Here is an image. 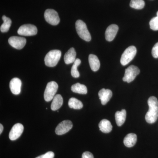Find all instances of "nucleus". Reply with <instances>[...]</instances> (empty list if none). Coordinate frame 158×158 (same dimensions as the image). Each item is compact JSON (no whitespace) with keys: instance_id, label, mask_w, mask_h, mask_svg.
Masks as SVG:
<instances>
[{"instance_id":"nucleus-19","label":"nucleus","mask_w":158,"mask_h":158,"mask_svg":"<svg viewBox=\"0 0 158 158\" xmlns=\"http://www.w3.org/2000/svg\"><path fill=\"white\" fill-rule=\"evenodd\" d=\"M63 102V98L60 94H58L55 95L51 104V109L53 111L58 110L62 106Z\"/></svg>"},{"instance_id":"nucleus-11","label":"nucleus","mask_w":158,"mask_h":158,"mask_svg":"<svg viewBox=\"0 0 158 158\" xmlns=\"http://www.w3.org/2000/svg\"><path fill=\"white\" fill-rule=\"evenodd\" d=\"M24 127L21 123H18L15 124L9 134V139L11 141H15L21 135L23 131Z\"/></svg>"},{"instance_id":"nucleus-12","label":"nucleus","mask_w":158,"mask_h":158,"mask_svg":"<svg viewBox=\"0 0 158 158\" xmlns=\"http://www.w3.org/2000/svg\"><path fill=\"white\" fill-rule=\"evenodd\" d=\"M118 30V26L116 24H112L108 27L105 33V37L106 40L113 41L116 37Z\"/></svg>"},{"instance_id":"nucleus-20","label":"nucleus","mask_w":158,"mask_h":158,"mask_svg":"<svg viewBox=\"0 0 158 158\" xmlns=\"http://www.w3.org/2000/svg\"><path fill=\"white\" fill-rule=\"evenodd\" d=\"M126 111L122 110L121 111H117L115 113V119L116 124L118 127L121 126L124 123L126 118Z\"/></svg>"},{"instance_id":"nucleus-4","label":"nucleus","mask_w":158,"mask_h":158,"mask_svg":"<svg viewBox=\"0 0 158 158\" xmlns=\"http://www.w3.org/2000/svg\"><path fill=\"white\" fill-rule=\"evenodd\" d=\"M137 53V49L134 46H131L127 48L122 55L120 63L125 66L130 63L135 58Z\"/></svg>"},{"instance_id":"nucleus-15","label":"nucleus","mask_w":158,"mask_h":158,"mask_svg":"<svg viewBox=\"0 0 158 158\" xmlns=\"http://www.w3.org/2000/svg\"><path fill=\"white\" fill-rule=\"evenodd\" d=\"M88 60L91 70L94 72L97 71L100 66V62L98 57L95 55L90 54L88 58Z\"/></svg>"},{"instance_id":"nucleus-29","label":"nucleus","mask_w":158,"mask_h":158,"mask_svg":"<svg viewBox=\"0 0 158 158\" xmlns=\"http://www.w3.org/2000/svg\"><path fill=\"white\" fill-rule=\"evenodd\" d=\"M82 158H94V156L91 152H85L82 154Z\"/></svg>"},{"instance_id":"nucleus-3","label":"nucleus","mask_w":158,"mask_h":158,"mask_svg":"<svg viewBox=\"0 0 158 158\" xmlns=\"http://www.w3.org/2000/svg\"><path fill=\"white\" fill-rule=\"evenodd\" d=\"M76 29L79 37L81 39L86 41H90L91 36L85 22L81 20H77L76 23Z\"/></svg>"},{"instance_id":"nucleus-21","label":"nucleus","mask_w":158,"mask_h":158,"mask_svg":"<svg viewBox=\"0 0 158 158\" xmlns=\"http://www.w3.org/2000/svg\"><path fill=\"white\" fill-rule=\"evenodd\" d=\"M71 90L74 93L80 94H85L88 93V89L86 86L80 83H76L73 85L71 87Z\"/></svg>"},{"instance_id":"nucleus-9","label":"nucleus","mask_w":158,"mask_h":158,"mask_svg":"<svg viewBox=\"0 0 158 158\" xmlns=\"http://www.w3.org/2000/svg\"><path fill=\"white\" fill-rule=\"evenodd\" d=\"M72 122L70 120H65L59 123L56 129V134L61 135L68 132L73 127Z\"/></svg>"},{"instance_id":"nucleus-7","label":"nucleus","mask_w":158,"mask_h":158,"mask_svg":"<svg viewBox=\"0 0 158 158\" xmlns=\"http://www.w3.org/2000/svg\"><path fill=\"white\" fill-rule=\"evenodd\" d=\"M44 16L47 22L52 25H57L60 23L59 15L53 9H47L44 12Z\"/></svg>"},{"instance_id":"nucleus-16","label":"nucleus","mask_w":158,"mask_h":158,"mask_svg":"<svg viewBox=\"0 0 158 158\" xmlns=\"http://www.w3.org/2000/svg\"><path fill=\"white\" fill-rule=\"evenodd\" d=\"M137 141V136L134 133L128 134L125 137L123 140V143L126 147H132L135 144Z\"/></svg>"},{"instance_id":"nucleus-13","label":"nucleus","mask_w":158,"mask_h":158,"mask_svg":"<svg viewBox=\"0 0 158 158\" xmlns=\"http://www.w3.org/2000/svg\"><path fill=\"white\" fill-rule=\"evenodd\" d=\"M21 81L18 78H14L10 81L9 87L11 93L15 95L19 94L21 88Z\"/></svg>"},{"instance_id":"nucleus-18","label":"nucleus","mask_w":158,"mask_h":158,"mask_svg":"<svg viewBox=\"0 0 158 158\" xmlns=\"http://www.w3.org/2000/svg\"><path fill=\"white\" fill-rule=\"evenodd\" d=\"M98 126L100 130L104 133H110L113 129V126L110 122L106 119L102 120L99 123Z\"/></svg>"},{"instance_id":"nucleus-6","label":"nucleus","mask_w":158,"mask_h":158,"mask_svg":"<svg viewBox=\"0 0 158 158\" xmlns=\"http://www.w3.org/2000/svg\"><path fill=\"white\" fill-rule=\"evenodd\" d=\"M140 71L137 66L131 65L129 66L125 69L124 76L123 78V81L130 83L133 81L137 75L140 73Z\"/></svg>"},{"instance_id":"nucleus-8","label":"nucleus","mask_w":158,"mask_h":158,"mask_svg":"<svg viewBox=\"0 0 158 158\" xmlns=\"http://www.w3.org/2000/svg\"><path fill=\"white\" fill-rule=\"evenodd\" d=\"M18 34L22 36H34L37 34V29L33 25L24 24L21 26L18 30Z\"/></svg>"},{"instance_id":"nucleus-24","label":"nucleus","mask_w":158,"mask_h":158,"mask_svg":"<svg viewBox=\"0 0 158 158\" xmlns=\"http://www.w3.org/2000/svg\"><path fill=\"white\" fill-rule=\"evenodd\" d=\"M81 60L80 59H77L73 62V65L72 67L71 74L72 76L74 78H78L80 77V73L77 70V67L81 64Z\"/></svg>"},{"instance_id":"nucleus-28","label":"nucleus","mask_w":158,"mask_h":158,"mask_svg":"<svg viewBox=\"0 0 158 158\" xmlns=\"http://www.w3.org/2000/svg\"><path fill=\"white\" fill-rule=\"evenodd\" d=\"M55 154L52 152H48L42 155L35 158H54Z\"/></svg>"},{"instance_id":"nucleus-2","label":"nucleus","mask_w":158,"mask_h":158,"mask_svg":"<svg viewBox=\"0 0 158 158\" xmlns=\"http://www.w3.org/2000/svg\"><path fill=\"white\" fill-rule=\"evenodd\" d=\"M62 56V52L59 50L50 51L46 55L44 62L46 65L48 67H54L58 64Z\"/></svg>"},{"instance_id":"nucleus-22","label":"nucleus","mask_w":158,"mask_h":158,"mask_svg":"<svg viewBox=\"0 0 158 158\" xmlns=\"http://www.w3.org/2000/svg\"><path fill=\"white\" fill-rule=\"evenodd\" d=\"M68 105L69 108L74 110H81L83 107L82 102L75 98H71L69 99Z\"/></svg>"},{"instance_id":"nucleus-23","label":"nucleus","mask_w":158,"mask_h":158,"mask_svg":"<svg viewBox=\"0 0 158 158\" xmlns=\"http://www.w3.org/2000/svg\"><path fill=\"white\" fill-rule=\"evenodd\" d=\"M4 23L1 26L0 30L2 33L8 32L10 29L11 24V20L9 18L7 17L6 15H3L2 17Z\"/></svg>"},{"instance_id":"nucleus-5","label":"nucleus","mask_w":158,"mask_h":158,"mask_svg":"<svg viewBox=\"0 0 158 158\" xmlns=\"http://www.w3.org/2000/svg\"><path fill=\"white\" fill-rule=\"evenodd\" d=\"M58 87L59 86L56 82H49L47 85L44 93V98L45 101L50 102L53 99L58 90Z\"/></svg>"},{"instance_id":"nucleus-27","label":"nucleus","mask_w":158,"mask_h":158,"mask_svg":"<svg viewBox=\"0 0 158 158\" xmlns=\"http://www.w3.org/2000/svg\"><path fill=\"white\" fill-rule=\"evenodd\" d=\"M152 56L156 59L158 58V42L156 43L152 49Z\"/></svg>"},{"instance_id":"nucleus-30","label":"nucleus","mask_w":158,"mask_h":158,"mask_svg":"<svg viewBox=\"0 0 158 158\" xmlns=\"http://www.w3.org/2000/svg\"><path fill=\"white\" fill-rule=\"evenodd\" d=\"M3 129H4V127L2 124H0V134H2V133Z\"/></svg>"},{"instance_id":"nucleus-26","label":"nucleus","mask_w":158,"mask_h":158,"mask_svg":"<svg viewBox=\"0 0 158 158\" xmlns=\"http://www.w3.org/2000/svg\"><path fill=\"white\" fill-rule=\"evenodd\" d=\"M157 16L152 19L149 22L150 27L153 31H158V11Z\"/></svg>"},{"instance_id":"nucleus-10","label":"nucleus","mask_w":158,"mask_h":158,"mask_svg":"<svg viewBox=\"0 0 158 158\" xmlns=\"http://www.w3.org/2000/svg\"><path fill=\"white\" fill-rule=\"evenodd\" d=\"M8 41L11 46L17 49H21L23 48L27 43L25 38L17 36L10 37Z\"/></svg>"},{"instance_id":"nucleus-25","label":"nucleus","mask_w":158,"mask_h":158,"mask_svg":"<svg viewBox=\"0 0 158 158\" xmlns=\"http://www.w3.org/2000/svg\"><path fill=\"white\" fill-rule=\"evenodd\" d=\"M145 3L144 0H131L130 6L133 9H142L144 8Z\"/></svg>"},{"instance_id":"nucleus-17","label":"nucleus","mask_w":158,"mask_h":158,"mask_svg":"<svg viewBox=\"0 0 158 158\" xmlns=\"http://www.w3.org/2000/svg\"><path fill=\"white\" fill-rule=\"evenodd\" d=\"M76 58V52L73 48L69 49L64 56V62L65 64H69L73 63Z\"/></svg>"},{"instance_id":"nucleus-14","label":"nucleus","mask_w":158,"mask_h":158,"mask_svg":"<svg viewBox=\"0 0 158 158\" xmlns=\"http://www.w3.org/2000/svg\"><path fill=\"white\" fill-rule=\"evenodd\" d=\"M113 96L112 91L110 89L102 88L98 92V96L101 101L102 104L106 105Z\"/></svg>"},{"instance_id":"nucleus-1","label":"nucleus","mask_w":158,"mask_h":158,"mask_svg":"<svg viewBox=\"0 0 158 158\" xmlns=\"http://www.w3.org/2000/svg\"><path fill=\"white\" fill-rule=\"evenodd\" d=\"M149 110L145 115V120L148 123H155L158 118V100L156 98L151 96L148 100Z\"/></svg>"}]
</instances>
